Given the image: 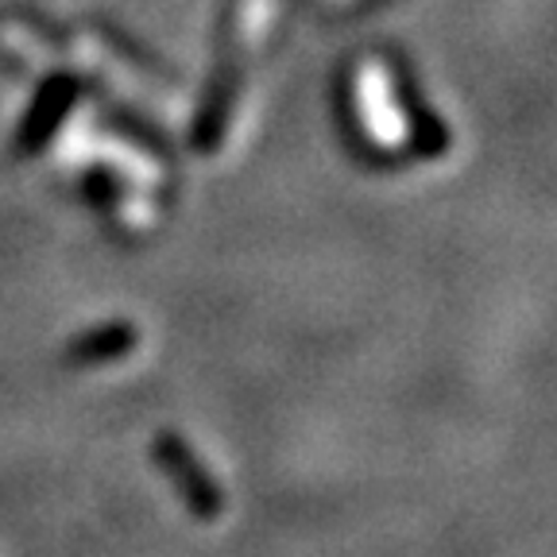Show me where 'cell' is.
<instances>
[{
  "mask_svg": "<svg viewBox=\"0 0 557 557\" xmlns=\"http://www.w3.org/2000/svg\"><path fill=\"white\" fill-rule=\"evenodd\" d=\"M151 457L163 469V476L178 487L183 504L190 507L198 519H218L225 511V487L209 476V469L201 465V457L194 453L190 442L174 434V430H163L151 445Z\"/></svg>",
  "mask_w": 557,
  "mask_h": 557,
  "instance_id": "1",
  "label": "cell"
},
{
  "mask_svg": "<svg viewBox=\"0 0 557 557\" xmlns=\"http://www.w3.org/2000/svg\"><path fill=\"white\" fill-rule=\"evenodd\" d=\"M136 348V330L128 322H109L101 330L82 333L74 345H70V360L74 364H109V360L128 357Z\"/></svg>",
  "mask_w": 557,
  "mask_h": 557,
  "instance_id": "2",
  "label": "cell"
}]
</instances>
